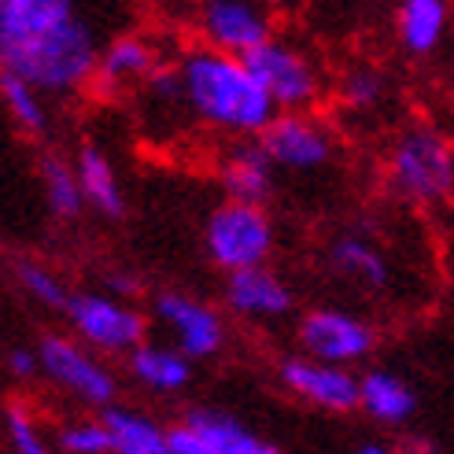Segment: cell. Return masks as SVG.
I'll return each instance as SVG.
<instances>
[{
	"mask_svg": "<svg viewBox=\"0 0 454 454\" xmlns=\"http://www.w3.org/2000/svg\"><path fill=\"white\" fill-rule=\"evenodd\" d=\"M104 41L82 0H0V63L49 97L93 82Z\"/></svg>",
	"mask_w": 454,
	"mask_h": 454,
	"instance_id": "6da1fadb",
	"label": "cell"
},
{
	"mask_svg": "<svg viewBox=\"0 0 454 454\" xmlns=\"http://www.w3.org/2000/svg\"><path fill=\"white\" fill-rule=\"evenodd\" d=\"M181 89H185V111L215 133L225 137H259L278 115L262 82L247 67L244 56L218 52L207 44L177 56Z\"/></svg>",
	"mask_w": 454,
	"mask_h": 454,
	"instance_id": "7a4b0ae2",
	"label": "cell"
},
{
	"mask_svg": "<svg viewBox=\"0 0 454 454\" xmlns=\"http://www.w3.org/2000/svg\"><path fill=\"white\" fill-rule=\"evenodd\" d=\"M388 185L418 207H436L454 192V148L433 126H411L388 152Z\"/></svg>",
	"mask_w": 454,
	"mask_h": 454,
	"instance_id": "3957f363",
	"label": "cell"
},
{
	"mask_svg": "<svg viewBox=\"0 0 454 454\" xmlns=\"http://www.w3.org/2000/svg\"><path fill=\"white\" fill-rule=\"evenodd\" d=\"M203 252L222 270L262 266L274 255V222L266 218L262 203H244V200H225L207 215L203 225Z\"/></svg>",
	"mask_w": 454,
	"mask_h": 454,
	"instance_id": "277c9868",
	"label": "cell"
},
{
	"mask_svg": "<svg viewBox=\"0 0 454 454\" xmlns=\"http://www.w3.org/2000/svg\"><path fill=\"white\" fill-rule=\"evenodd\" d=\"M71 333L100 355H129L145 344L148 317L129 307L115 292H71V300L59 310Z\"/></svg>",
	"mask_w": 454,
	"mask_h": 454,
	"instance_id": "5b68a950",
	"label": "cell"
},
{
	"mask_svg": "<svg viewBox=\"0 0 454 454\" xmlns=\"http://www.w3.org/2000/svg\"><path fill=\"white\" fill-rule=\"evenodd\" d=\"M37 351H41V377H49L59 392L78 399L89 411H104V406L115 403V395H119L115 373H111L104 358H97L100 351L82 344L74 333L71 336H59V333L41 336Z\"/></svg>",
	"mask_w": 454,
	"mask_h": 454,
	"instance_id": "8992f818",
	"label": "cell"
},
{
	"mask_svg": "<svg viewBox=\"0 0 454 454\" xmlns=\"http://www.w3.org/2000/svg\"><path fill=\"white\" fill-rule=\"evenodd\" d=\"M189 22L200 44L247 56L274 37V4L266 0H196Z\"/></svg>",
	"mask_w": 454,
	"mask_h": 454,
	"instance_id": "52a82bcc",
	"label": "cell"
},
{
	"mask_svg": "<svg viewBox=\"0 0 454 454\" xmlns=\"http://www.w3.org/2000/svg\"><path fill=\"white\" fill-rule=\"evenodd\" d=\"M244 59L262 82L270 100L278 104V111H307L322 97V71H317V63L300 44H292L285 37H270Z\"/></svg>",
	"mask_w": 454,
	"mask_h": 454,
	"instance_id": "ba28073f",
	"label": "cell"
},
{
	"mask_svg": "<svg viewBox=\"0 0 454 454\" xmlns=\"http://www.w3.org/2000/svg\"><path fill=\"white\" fill-rule=\"evenodd\" d=\"M300 351L314 355V358H325V362H340V366H355V362H366L377 348V329L358 317L351 310H340V307H317L307 310L300 317Z\"/></svg>",
	"mask_w": 454,
	"mask_h": 454,
	"instance_id": "9c48e42d",
	"label": "cell"
},
{
	"mask_svg": "<svg viewBox=\"0 0 454 454\" xmlns=\"http://www.w3.org/2000/svg\"><path fill=\"white\" fill-rule=\"evenodd\" d=\"M259 141L281 170H296V174L322 170L336 152L329 126L317 115H310V107L307 111H278V115L270 119V126L259 133Z\"/></svg>",
	"mask_w": 454,
	"mask_h": 454,
	"instance_id": "30bf717a",
	"label": "cell"
},
{
	"mask_svg": "<svg viewBox=\"0 0 454 454\" xmlns=\"http://www.w3.org/2000/svg\"><path fill=\"white\" fill-rule=\"evenodd\" d=\"M152 317L170 336V344L196 362L215 358L225 348L222 314L196 296H185V292H159L152 300Z\"/></svg>",
	"mask_w": 454,
	"mask_h": 454,
	"instance_id": "8fae6325",
	"label": "cell"
},
{
	"mask_svg": "<svg viewBox=\"0 0 454 454\" xmlns=\"http://www.w3.org/2000/svg\"><path fill=\"white\" fill-rule=\"evenodd\" d=\"M170 454H274V443H266L233 414L196 406L170 425Z\"/></svg>",
	"mask_w": 454,
	"mask_h": 454,
	"instance_id": "7c38bea8",
	"label": "cell"
},
{
	"mask_svg": "<svg viewBox=\"0 0 454 454\" xmlns=\"http://www.w3.org/2000/svg\"><path fill=\"white\" fill-rule=\"evenodd\" d=\"M281 384L285 392L317 406V411L329 414L358 411V377L351 373V366H340V362H325L300 351L296 358L281 362Z\"/></svg>",
	"mask_w": 454,
	"mask_h": 454,
	"instance_id": "4fadbf2b",
	"label": "cell"
},
{
	"mask_svg": "<svg viewBox=\"0 0 454 454\" xmlns=\"http://www.w3.org/2000/svg\"><path fill=\"white\" fill-rule=\"evenodd\" d=\"M163 63L155 52V44L141 34H122L115 41L104 44L100 63L93 71V93L97 97H126L133 89H141L148 82V74Z\"/></svg>",
	"mask_w": 454,
	"mask_h": 454,
	"instance_id": "5bb4252c",
	"label": "cell"
},
{
	"mask_svg": "<svg viewBox=\"0 0 454 454\" xmlns=\"http://www.w3.org/2000/svg\"><path fill=\"white\" fill-rule=\"evenodd\" d=\"M225 307L244 322H278L292 310V288L266 262L233 270L225 274Z\"/></svg>",
	"mask_w": 454,
	"mask_h": 454,
	"instance_id": "9a60e30c",
	"label": "cell"
},
{
	"mask_svg": "<svg viewBox=\"0 0 454 454\" xmlns=\"http://www.w3.org/2000/svg\"><path fill=\"white\" fill-rule=\"evenodd\" d=\"M274 170L278 163L270 159V152L262 148V141L247 137L244 145H233L222 155L218 163V177L222 189L230 200H244V203H266L274 192Z\"/></svg>",
	"mask_w": 454,
	"mask_h": 454,
	"instance_id": "2e32d148",
	"label": "cell"
},
{
	"mask_svg": "<svg viewBox=\"0 0 454 454\" xmlns=\"http://www.w3.org/2000/svg\"><path fill=\"white\" fill-rule=\"evenodd\" d=\"M192 362L181 348L174 344H137L129 355H126V366H129V377L141 384L145 392L152 395H177L185 392L192 384Z\"/></svg>",
	"mask_w": 454,
	"mask_h": 454,
	"instance_id": "e0dca14e",
	"label": "cell"
},
{
	"mask_svg": "<svg viewBox=\"0 0 454 454\" xmlns=\"http://www.w3.org/2000/svg\"><path fill=\"white\" fill-rule=\"evenodd\" d=\"M454 0H399L395 8V37L403 52L411 56H433L450 34Z\"/></svg>",
	"mask_w": 454,
	"mask_h": 454,
	"instance_id": "ac0fdd59",
	"label": "cell"
},
{
	"mask_svg": "<svg viewBox=\"0 0 454 454\" xmlns=\"http://www.w3.org/2000/svg\"><path fill=\"white\" fill-rule=\"evenodd\" d=\"M358 411L384 428H399L414 418L418 395L399 373L370 370L358 377Z\"/></svg>",
	"mask_w": 454,
	"mask_h": 454,
	"instance_id": "d6986e66",
	"label": "cell"
},
{
	"mask_svg": "<svg viewBox=\"0 0 454 454\" xmlns=\"http://www.w3.org/2000/svg\"><path fill=\"white\" fill-rule=\"evenodd\" d=\"M329 266L340 278H348L351 285L366 288V292H384L392 285V266L384 259V252L358 233H340L329 244Z\"/></svg>",
	"mask_w": 454,
	"mask_h": 454,
	"instance_id": "ffe728a7",
	"label": "cell"
},
{
	"mask_svg": "<svg viewBox=\"0 0 454 454\" xmlns=\"http://www.w3.org/2000/svg\"><path fill=\"white\" fill-rule=\"evenodd\" d=\"M100 418L111 433L115 454H170V428L159 425L152 414L137 411V406L111 403L100 411Z\"/></svg>",
	"mask_w": 454,
	"mask_h": 454,
	"instance_id": "44dd1931",
	"label": "cell"
},
{
	"mask_svg": "<svg viewBox=\"0 0 454 454\" xmlns=\"http://www.w3.org/2000/svg\"><path fill=\"white\" fill-rule=\"evenodd\" d=\"M74 170H78V181H82V192H85L89 207L100 211L104 218H122L126 200H122L119 174H115L111 159H107L97 145H82V148H78Z\"/></svg>",
	"mask_w": 454,
	"mask_h": 454,
	"instance_id": "7402d4cb",
	"label": "cell"
},
{
	"mask_svg": "<svg viewBox=\"0 0 454 454\" xmlns=\"http://www.w3.org/2000/svg\"><path fill=\"white\" fill-rule=\"evenodd\" d=\"M44 89H37L30 78H22L15 71L0 74V100H4V111L19 133L41 141L49 133V104H44Z\"/></svg>",
	"mask_w": 454,
	"mask_h": 454,
	"instance_id": "603a6c76",
	"label": "cell"
},
{
	"mask_svg": "<svg viewBox=\"0 0 454 454\" xmlns=\"http://www.w3.org/2000/svg\"><path fill=\"white\" fill-rule=\"evenodd\" d=\"M41 192H44V207H49L56 222H74L89 207L74 163L56 159V155L41 159Z\"/></svg>",
	"mask_w": 454,
	"mask_h": 454,
	"instance_id": "cb8c5ba5",
	"label": "cell"
},
{
	"mask_svg": "<svg viewBox=\"0 0 454 454\" xmlns=\"http://www.w3.org/2000/svg\"><path fill=\"white\" fill-rule=\"evenodd\" d=\"M15 285L27 292L34 303L49 307V310H63L67 300H71V292H67L63 278L56 274L52 266H44V262H37V259H22V262L15 266Z\"/></svg>",
	"mask_w": 454,
	"mask_h": 454,
	"instance_id": "d4e9b609",
	"label": "cell"
},
{
	"mask_svg": "<svg viewBox=\"0 0 454 454\" xmlns=\"http://www.w3.org/2000/svg\"><path fill=\"white\" fill-rule=\"evenodd\" d=\"M336 93L351 111H373V107H380L384 97H388V78H384L377 67L358 63V67H351V71H344Z\"/></svg>",
	"mask_w": 454,
	"mask_h": 454,
	"instance_id": "484cf974",
	"label": "cell"
},
{
	"mask_svg": "<svg viewBox=\"0 0 454 454\" xmlns=\"http://www.w3.org/2000/svg\"><path fill=\"white\" fill-rule=\"evenodd\" d=\"M4 440H8V450H15V454H44L49 450V440L41 433L37 414L19 399L4 403Z\"/></svg>",
	"mask_w": 454,
	"mask_h": 454,
	"instance_id": "4316f807",
	"label": "cell"
},
{
	"mask_svg": "<svg viewBox=\"0 0 454 454\" xmlns=\"http://www.w3.org/2000/svg\"><path fill=\"white\" fill-rule=\"evenodd\" d=\"M52 443L63 454H115L104 418H78L71 425H63Z\"/></svg>",
	"mask_w": 454,
	"mask_h": 454,
	"instance_id": "83f0119b",
	"label": "cell"
},
{
	"mask_svg": "<svg viewBox=\"0 0 454 454\" xmlns=\"http://www.w3.org/2000/svg\"><path fill=\"white\" fill-rule=\"evenodd\" d=\"M4 370H8V377L19 380V384L41 377V351H37V348H8Z\"/></svg>",
	"mask_w": 454,
	"mask_h": 454,
	"instance_id": "f1b7e54d",
	"label": "cell"
},
{
	"mask_svg": "<svg viewBox=\"0 0 454 454\" xmlns=\"http://www.w3.org/2000/svg\"><path fill=\"white\" fill-rule=\"evenodd\" d=\"M107 292H115V296L129 300L133 292H137V281H133V278H122V274H111V278H107Z\"/></svg>",
	"mask_w": 454,
	"mask_h": 454,
	"instance_id": "f546056e",
	"label": "cell"
},
{
	"mask_svg": "<svg viewBox=\"0 0 454 454\" xmlns=\"http://www.w3.org/2000/svg\"><path fill=\"white\" fill-rule=\"evenodd\" d=\"M358 450H362V454H384V447H380V443H373V440H370V443H362Z\"/></svg>",
	"mask_w": 454,
	"mask_h": 454,
	"instance_id": "4dcf8cb0",
	"label": "cell"
},
{
	"mask_svg": "<svg viewBox=\"0 0 454 454\" xmlns=\"http://www.w3.org/2000/svg\"><path fill=\"white\" fill-rule=\"evenodd\" d=\"M266 4H274V8H292V4H303V0H266Z\"/></svg>",
	"mask_w": 454,
	"mask_h": 454,
	"instance_id": "1f68e13d",
	"label": "cell"
}]
</instances>
